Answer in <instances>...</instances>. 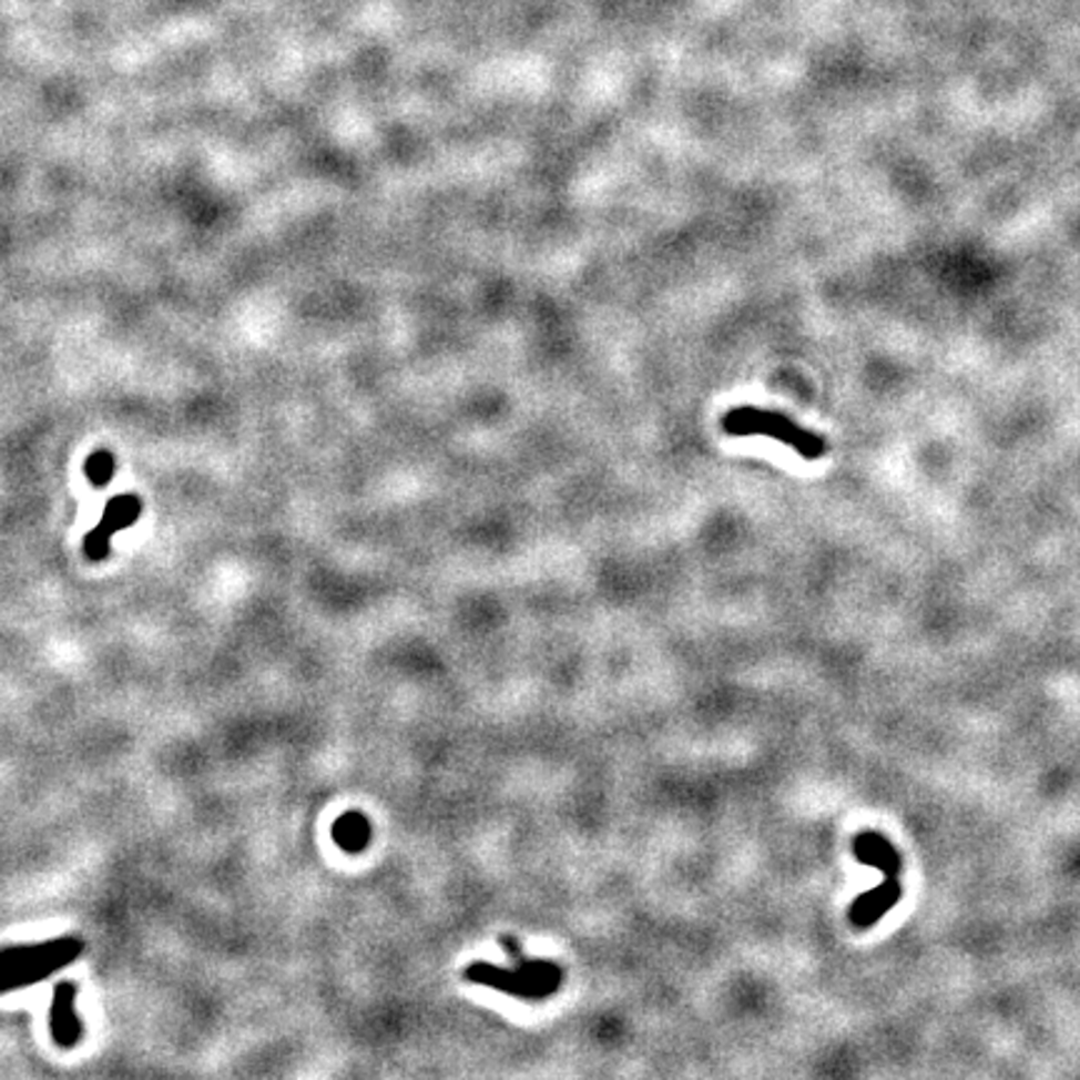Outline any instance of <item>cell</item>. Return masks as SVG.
I'll return each instance as SVG.
<instances>
[{
    "label": "cell",
    "instance_id": "1",
    "mask_svg": "<svg viewBox=\"0 0 1080 1080\" xmlns=\"http://www.w3.org/2000/svg\"><path fill=\"white\" fill-rule=\"evenodd\" d=\"M721 426L729 436H768L808 460H818L828 450L826 440L821 436L798 426L788 416L775 414V410H761L751 406L733 408L731 414L723 416Z\"/></svg>",
    "mask_w": 1080,
    "mask_h": 1080
},
{
    "label": "cell",
    "instance_id": "2",
    "mask_svg": "<svg viewBox=\"0 0 1080 1080\" xmlns=\"http://www.w3.org/2000/svg\"><path fill=\"white\" fill-rule=\"evenodd\" d=\"M83 943L78 940H53L48 946L11 948L0 954V990H11L18 986H31L58 966L71 964V958L81 954Z\"/></svg>",
    "mask_w": 1080,
    "mask_h": 1080
},
{
    "label": "cell",
    "instance_id": "3",
    "mask_svg": "<svg viewBox=\"0 0 1080 1080\" xmlns=\"http://www.w3.org/2000/svg\"><path fill=\"white\" fill-rule=\"evenodd\" d=\"M141 510H143V506H141L139 498H133V496L113 498L111 503L105 506V513H103L101 523H98L93 533H88V538H85V556L91 558V561H103V558L108 556V548H111V536L115 533V530H123L128 526H133L135 520H139Z\"/></svg>",
    "mask_w": 1080,
    "mask_h": 1080
},
{
    "label": "cell",
    "instance_id": "4",
    "mask_svg": "<svg viewBox=\"0 0 1080 1080\" xmlns=\"http://www.w3.org/2000/svg\"><path fill=\"white\" fill-rule=\"evenodd\" d=\"M73 1006H75V986L61 984L55 988V996H53L51 1028H53L55 1043L63 1048H73L83 1033V1026L81 1020H78Z\"/></svg>",
    "mask_w": 1080,
    "mask_h": 1080
},
{
    "label": "cell",
    "instance_id": "5",
    "mask_svg": "<svg viewBox=\"0 0 1080 1080\" xmlns=\"http://www.w3.org/2000/svg\"><path fill=\"white\" fill-rule=\"evenodd\" d=\"M336 840L346 850H358L368 840V823L358 813H348L336 823Z\"/></svg>",
    "mask_w": 1080,
    "mask_h": 1080
},
{
    "label": "cell",
    "instance_id": "6",
    "mask_svg": "<svg viewBox=\"0 0 1080 1080\" xmlns=\"http://www.w3.org/2000/svg\"><path fill=\"white\" fill-rule=\"evenodd\" d=\"M85 473L93 486H105L113 476V456L111 454H93L85 463Z\"/></svg>",
    "mask_w": 1080,
    "mask_h": 1080
}]
</instances>
